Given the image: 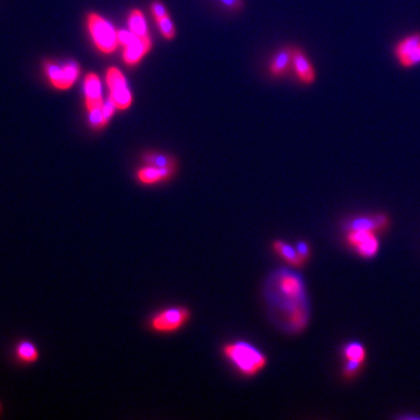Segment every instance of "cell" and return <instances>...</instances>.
Returning a JSON list of instances; mask_svg holds the SVG:
<instances>
[{
    "instance_id": "3",
    "label": "cell",
    "mask_w": 420,
    "mask_h": 420,
    "mask_svg": "<svg viewBox=\"0 0 420 420\" xmlns=\"http://www.w3.org/2000/svg\"><path fill=\"white\" fill-rule=\"evenodd\" d=\"M191 317V310L186 306H169L153 313L149 317L147 327L154 334L169 335L184 328Z\"/></svg>"
},
{
    "instance_id": "23",
    "label": "cell",
    "mask_w": 420,
    "mask_h": 420,
    "mask_svg": "<svg viewBox=\"0 0 420 420\" xmlns=\"http://www.w3.org/2000/svg\"><path fill=\"white\" fill-rule=\"evenodd\" d=\"M295 248H297V250H298L299 255H300V256H302V258L306 260V262L310 260V243H307V242L306 241H299L297 242V244H295Z\"/></svg>"
},
{
    "instance_id": "21",
    "label": "cell",
    "mask_w": 420,
    "mask_h": 420,
    "mask_svg": "<svg viewBox=\"0 0 420 420\" xmlns=\"http://www.w3.org/2000/svg\"><path fill=\"white\" fill-rule=\"evenodd\" d=\"M363 364L364 363L359 362V361H346L344 370H342L344 378L350 379V378L355 377L356 375L359 374V370L362 369Z\"/></svg>"
},
{
    "instance_id": "8",
    "label": "cell",
    "mask_w": 420,
    "mask_h": 420,
    "mask_svg": "<svg viewBox=\"0 0 420 420\" xmlns=\"http://www.w3.org/2000/svg\"><path fill=\"white\" fill-rule=\"evenodd\" d=\"M107 82L110 89V97L114 101L116 107L119 110H126L132 103V95L122 72L115 67L109 68Z\"/></svg>"
},
{
    "instance_id": "1",
    "label": "cell",
    "mask_w": 420,
    "mask_h": 420,
    "mask_svg": "<svg viewBox=\"0 0 420 420\" xmlns=\"http://www.w3.org/2000/svg\"><path fill=\"white\" fill-rule=\"evenodd\" d=\"M264 298L273 325L286 334L302 333L310 322V300L302 275L278 269L264 285Z\"/></svg>"
},
{
    "instance_id": "15",
    "label": "cell",
    "mask_w": 420,
    "mask_h": 420,
    "mask_svg": "<svg viewBox=\"0 0 420 420\" xmlns=\"http://www.w3.org/2000/svg\"><path fill=\"white\" fill-rule=\"evenodd\" d=\"M292 68V46L284 47L273 55L270 63V73L275 77H283Z\"/></svg>"
},
{
    "instance_id": "25",
    "label": "cell",
    "mask_w": 420,
    "mask_h": 420,
    "mask_svg": "<svg viewBox=\"0 0 420 420\" xmlns=\"http://www.w3.org/2000/svg\"><path fill=\"white\" fill-rule=\"evenodd\" d=\"M151 8H152L153 16H154L156 20L167 16L166 8H165L164 5L161 4L160 1H153Z\"/></svg>"
},
{
    "instance_id": "11",
    "label": "cell",
    "mask_w": 420,
    "mask_h": 420,
    "mask_svg": "<svg viewBox=\"0 0 420 420\" xmlns=\"http://www.w3.org/2000/svg\"><path fill=\"white\" fill-rule=\"evenodd\" d=\"M176 169L173 168H159L151 165H145L136 172L138 184L142 186H157L167 182L176 176Z\"/></svg>"
},
{
    "instance_id": "14",
    "label": "cell",
    "mask_w": 420,
    "mask_h": 420,
    "mask_svg": "<svg viewBox=\"0 0 420 420\" xmlns=\"http://www.w3.org/2000/svg\"><path fill=\"white\" fill-rule=\"evenodd\" d=\"M272 250L277 256L280 257L284 262L290 264L293 268H302L307 262L299 255L295 246L288 244L283 240H275L272 242Z\"/></svg>"
},
{
    "instance_id": "9",
    "label": "cell",
    "mask_w": 420,
    "mask_h": 420,
    "mask_svg": "<svg viewBox=\"0 0 420 420\" xmlns=\"http://www.w3.org/2000/svg\"><path fill=\"white\" fill-rule=\"evenodd\" d=\"M292 69L302 85L310 87L317 82V69L310 56L300 47L292 46Z\"/></svg>"
},
{
    "instance_id": "16",
    "label": "cell",
    "mask_w": 420,
    "mask_h": 420,
    "mask_svg": "<svg viewBox=\"0 0 420 420\" xmlns=\"http://www.w3.org/2000/svg\"><path fill=\"white\" fill-rule=\"evenodd\" d=\"M142 159L146 165L156 166L159 168H173L178 169V161L176 158L165 154V153L156 152V151H147L143 153Z\"/></svg>"
},
{
    "instance_id": "12",
    "label": "cell",
    "mask_w": 420,
    "mask_h": 420,
    "mask_svg": "<svg viewBox=\"0 0 420 420\" xmlns=\"http://www.w3.org/2000/svg\"><path fill=\"white\" fill-rule=\"evenodd\" d=\"M390 224V218L386 214L372 216H357L344 224V230H363L372 233H382Z\"/></svg>"
},
{
    "instance_id": "10",
    "label": "cell",
    "mask_w": 420,
    "mask_h": 420,
    "mask_svg": "<svg viewBox=\"0 0 420 420\" xmlns=\"http://www.w3.org/2000/svg\"><path fill=\"white\" fill-rule=\"evenodd\" d=\"M117 38L119 43L124 46V61L127 65H137L142 60L145 54L149 53L151 47L147 46L142 39L138 38L137 35L129 31L117 32Z\"/></svg>"
},
{
    "instance_id": "4",
    "label": "cell",
    "mask_w": 420,
    "mask_h": 420,
    "mask_svg": "<svg viewBox=\"0 0 420 420\" xmlns=\"http://www.w3.org/2000/svg\"><path fill=\"white\" fill-rule=\"evenodd\" d=\"M392 56L403 69H413L420 65V32H410L395 42Z\"/></svg>"
},
{
    "instance_id": "18",
    "label": "cell",
    "mask_w": 420,
    "mask_h": 420,
    "mask_svg": "<svg viewBox=\"0 0 420 420\" xmlns=\"http://www.w3.org/2000/svg\"><path fill=\"white\" fill-rule=\"evenodd\" d=\"M14 354L21 363H35L40 355L38 348L31 341H21L17 344Z\"/></svg>"
},
{
    "instance_id": "6",
    "label": "cell",
    "mask_w": 420,
    "mask_h": 420,
    "mask_svg": "<svg viewBox=\"0 0 420 420\" xmlns=\"http://www.w3.org/2000/svg\"><path fill=\"white\" fill-rule=\"evenodd\" d=\"M45 72L50 78V83L60 90H65L73 85L80 75V65L75 61H65V63L47 61L45 63Z\"/></svg>"
},
{
    "instance_id": "7",
    "label": "cell",
    "mask_w": 420,
    "mask_h": 420,
    "mask_svg": "<svg viewBox=\"0 0 420 420\" xmlns=\"http://www.w3.org/2000/svg\"><path fill=\"white\" fill-rule=\"evenodd\" d=\"M346 242L354 251L363 258H374L379 250L377 233L363 230L346 231Z\"/></svg>"
},
{
    "instance_id": "22",
    "label": "cell",
    "mask_w": 420,
    "mask_h": 420,
    "mask_svg": "<svg viewBox=\"0 0 420 420\" xmlns=\"http://www.w3.org/2000/svg\"><path fill=\"white\" fill-rule=\"evenodd\" d=\"M103 109V107H102ZM102 109H95V110L89 111V119L90 124L96 130H100L102 127L107 125V123L104 119L103 110Z\"/></svg>"
},
{
    "instance_id": "24",
    "label": "cell",
    "mask_w": 420,
    "mask_h": 420,
    "mask_svg": "<svg viewBox=\"0 0 420 420\" xmlns=\"http://www.w3.org/2000/svg\"><path fill=\"white\" fill-rule=\"evenodd\" d=\"M116 105L114 103V101L111 98L110 96H109V98H107V102L103 104V115L104 119H105V122H109L110 120L111 117L114 116V112H115Z\"/></svg>"
},
{
    "instance_id": "17",
    "label": "cell",
    "mask_w": 420,
    "mask_h": 420,
    "mask_svg": "<svg viewBox=\"0 0 420 420\" xmlns=\"http://www.w3.org/2000/svg\"><path fill=\"white\" fill-rule=\"evenodd\" d=\"M129 27H130V31L137 35L138 38L142 39L147 46H152L149 34L147 33V28H146L145 18L139 10H134L131 12L130 17H129Z\"/></svg>"
},
{
    "instance_id": "2",
    "label": "cell",
    "mask_w": 420,
    "mask_h": 420,
    "mask_svg": "<svg viewBox=\"0 0 420 420\" xmlns=\"http://www.w3.org/2000/svg\"><path fill=\"white\" fill-rule=\"evenodd\" d=\"M222 355L238 374L246 378L260 374L269 362L268 356L248 341L237 340L223 344Z\"/></svg>"
},
{
    "instance_id": "26",
    "label": "cell",
    "mask_w": 420,
    "mask_h": 420,
    "mask_svg": "<svg viewBox=\"0 0 420 420\" xmlns=\"http://www.w3.org/2000/svg\"><path fill=\"white\" fill-rule=\"evenodd\" d=\"M222 4L227 6V8H231V10H237V8H242L241 0H221Z\"/></svg>"
},
{
    "instance_id": "19",
    "label": "cell",
    "mask_w": 420,
    "mask_h": 420,
    "mask_svg": "<svg viewBox=\"0 0 420 420\" xmlns=\"http://www.w3.org/2000/svg\"><path fill=\"white\" fill-rule=\"evenodd\" d=\"M342 355L346 361H359V362L364 363L366 357H367V352H366V347L362 344L353 341L344 346L342 349Z\"/></svg>"
},
{
    "instance_id": "13",
    "label": "cell",
    "mask_w": 420,
    "mask_h": 420,
    "mask_svg": "<svg viewBox=\"0 0 420 420\" xmlns=\"http://www.w3.org/2000/svg\"><path fill=\"white\" fill-rule=\"evenodd\" d=\"M84 90H85V104L89 111L103 107V98H102V85L101 80L96 74L90 73L84 81Z\"/></svg>"
},
{
    "instance_id": "5",
    "label": "cell",
    "mask_w": 420,
    "mask_h": 420,
    "mask_svg": "<svg viewBox=\"0 0 420 420\" xmlns=\"http://www.w3.org/2000/svg\"><path fill=\"white\" fill-rule=\"evenodd\" d=\"M88 28L92 40L101 52L105 54L115 52L118 45V38L117 32L109 21L96 13H90L88 16Z\"/></svg>"
},
{
    "instance_id": "27",
    "label": "cell",
    "mask_w": 420,
    "mask_h": 420,
    "mask_svg": "<svg viewBox=\"0 0 420 420\" xmlns=\"http://www.w3.org/2000/svg\"><path fill=\"white\" fill-rule=\"evenodd\" d=\"M0 412H1V405H0Z\"/></svg>"
},
{
    "instance_id": "20",
    "label": "cell",
    "mask_w": 420,
    "mask_h": 420,
    "mask_svg": "<svg viewBox=\"0 0 420 420\" xmlns=\"http://www.w3.org/2000/svg\"><path fill=\"white\" fill-rule=\"evenodd\" d=\"M157 23L165 38L168 39V40H172L176 36V30H174L172 20H171L169 17L166 16L164 18H160V19L157 20Z\"/></svg>"
}]
</instances>
